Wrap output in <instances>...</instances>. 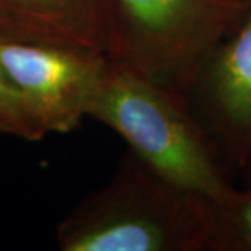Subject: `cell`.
<instances>
[{"mask_svg": "<svg viewBox=\"0 0 251 251\" xmlns=\"http://www.w3.org/2000/svg\"><path fill=\"white\" fill-rule=\"evenodd\" d=\"M88 118L121 135L130 153L175 186L212 201L237 189L186 97L168 85L108 59Z\"/></svg>", "mask_w": 251, "mask_h": 251, "instance_id": "cell-2", "label": "cell"}, {"mask_svg": "<svg viewBox=\"0 0 251 251\" xmlns=\"http://www.w3.org/2000/svg\"><path fill=\"white\" fill-rule=\"evenodd\" d=\"M214 204L217 251H251V184Z\"/></svg>", "mask_w": 251, "mask_h": 251, "instance_id": "cell-7", "label": "cell"}, {"mask_svg": "<svg viewBox=\"0 0 251 251\" xmlns=\"http://www.w3.org/2000/svg\"><path fill=\"white\" fill-rule=\"evenodd\" d=\"M220 158L251 163V5L220 39L184 92Z\"/></svg>", "mask_w": 251, "mask_h": 251, "instance_id": "cell-5", "label": "cell"}, {"mask_svg": "<svg viewBox=\"0 0 251 251\" xmlns=\"http://www.w3.org/2000/svg\"><path fill=\"white\" fill-rule=\"evenodd\" d=\"M108 15L109 0H0V41L106 56Z\"/></svg>", "mask_w": 251, "mask_h": 251, "instance_id": "cell-6", "label": "cell"}, {"mask_svg": "<svg viewBox=\"0 0 251 251\" xmlns=\"http://www.w3.org/2000/svg\"><path fill=\"white\" fill-rule=\"evenodd\" d=\"M247 8L242 0H109L106 56L184 95Z\"/></svg>", "mask_w": 251, "mask_h": 251, "instance_id": "cell-3", "label": "cell"}, {"mask_svg": "<svg viewBox=\"0 0 251 251\" xmlns=\"http://www.w3.org/2000/svg\"><path fill=\"white\" fill-rule=\"evenodd\" d=\"M245 178H247V184H251V163L248 165V168L245 170Z\"/></svg>", "mask_w": 251, "mask_h": 251, "instance_id": "cell-9", "label": "cell"}, {"mask_svg": "<svg viewBox=\"0 0 251 251\" xmlns=\"http://www.w3.org/2000/svg\"><path fill=\"white\" fill-rule=\"evenodd\" d=\"M62 251H217L215 204L127 152L109 181L56 228Z\"/></svg>", "mask_w": 251, "mask_h": 251, "instance_id": "cell-1", "label": "cell"}, {"mask_svg": "<svg viewBox=\"0 0 251 251\" xmlns=\"http://www.w3.org/2000/svg\"><path fill=\"white\" fill-rule=\"evenodd\" d=\"M0 134L26 142H38L48 135L2 67H0Z\"/></svg>", "mask_w": 251, "mask_h": 251, "instance_id": "cell-8", "label": "cell"}, {"mask_svg": "<svg viewBox=\"0 0 251 251\" xmlns=\"http://www.w3.org/2000/svg\"><path fill=\"white\" fill-rule=\"evenodd\" d=\"M106 64L101 54L0 41V67L46 134H67L88 118Z\"/></svg>", "mask_w": 251, "mask_h": 251, "instance_id": "cell-4", "label": "cell"}, {"mask_svg": "<svg viewBox=\"0 0 251 251\" xmlns=\"http://www.w3.org/2000/svg\"><path fill=\"white\" fill-rule=\"evenodd\" d=\"M242 2H243L245 5H248V7H250V5H251V0H242Z\"/></svg>", "mask_w": 251, "mask_h": 251, "instance_id": "cell-10", "label": "cell"}]
</instances>
